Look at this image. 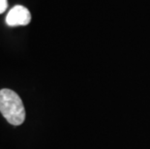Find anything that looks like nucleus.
<instances>
[{"label":"nucleus","mask_w":150,"mask_h":149,"mask_svg":"<svg viewBox=\"0 0 150 149\" xmlns=\"http://www.w3.org/2000/svg\"><path fill=\"white\" fill-rule=\"evenodd\" d=\"M31 20V14L24 6L17 5L9 11L6 17V23L9 26L15 27L20 25H27Z\"/></svg>","instance_id":"f03ea898"},{"label":"nucleus","mask_w":150,"mask_h":149,"mask_svg":"<svg viewBox=\"0 0 150 149\" xmlns=\"http://www.w3.org/2000/svg\"><path fill=\"white\" fill-rule=\"evenodd\" d=\"M0 112L12 125L18 126L25 119V109L20 96L11 89L0 90Z\"/></svg>","instance_id":"f257e3e1"},{"label":"nucleus","mask_w":150,"mask_h":149,"mask_svg":"<svg viewBox=\"0 0 150 149\" xmlns=\"http://www.w3.org/2000/svg\"><path fill=\"white\" fill-rule=\"evenodd\" d=\"M7 8H8L7 0H0V14H3Z\"/></svg>","instance_id":"7ed1b4c3"}]
</instances>
